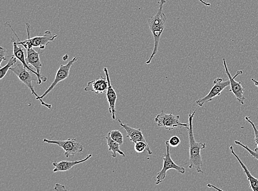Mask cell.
<instances>
[{
  "instance_id": "83f0119b",
  "label": "cell",
  "mask_w": 258,
  "mask_h": 191,
  "mask_svg": "<svg viewBox=\"0 0 258 191\" xmlns=\"http://www.w3.org/2000/svg\"><path fill=\"white\" fill-rule=\"evenodd\" d=\"M252 80V81L255 83V85L256 87H257L258 88V81H257L256 79H255V78H252L251 79Z\"/></svg>"
},
{
  "instance_id": "277c9868",
  "label": "cell",
  "mask_w": 258,
  "mask_h": 191,
  "mask_svg": "<svg viewBox=\"0 0 258 191\" xmlns=\"http://www.w3.org/2000/svg\"><path fill=\"white\" fill-rule=\"evenodd\" d=\"M6 24L10 28L12 32L16 35L18 39H19V42H17L18 45L23 46L26 50L33 47H38L40 49L43 50L45 49L46 47L48 44H50V42H53L57 37V35L53 34L50 30H47L46 31L45 34H44L43 36L34 37L30 38V25L29 24H26V28L28 33V39L25 40V41H22L19 37L17 36V35L14 32V30L12 28L10 23L7 22H6Z\"/></svg>"
},
{
  "instance_id": "7402d4cb",
  "label": "cell",
  "mask_w": 258,
  "mask_h": 191,
  "mask_svg": "<svg viewBox=\"0 0 258 191\" xmlns=\"http://www.w3.org/2000/svg\"><path fill=\"white\" fill-rule=\"evenodd\" d=\"M235 144L241 146L242 147L245 149L247 151H248V153H250L251 155V156L256 159L258 161V148H256L255 150H252L250 148L248 147V146L246 145L243 144L242 142L238 141H235Z\"/></svg>"
},
{
  "instance_id": "4316f807",
  "label": "cell",
  "mask_w": 258,
  "mask_h": 191,
  "mask_svg": "<svg viewBox=\"0 0 258 191\" xmlns=\"http://www.w3.org/2000/svg\"><path fill=\"white\" fill-rule=\"evenodd\" d=\"M198 1H199V2H201V3L204 4V5L206 6H210L211 5V4L210 3L204 1H203V0H198Z\"/></svg>"
},
{
  "instance_id": "484cf974",
  "label": "cell",
  "mask_w": 258,
  "mask_h": 191,
  "mask_svg": "<svg viewBox=\"0 0 258 191\" xmlns=\"http://www.w3.org/2000/svg\"><path fill=\"white\" fill-rule=\"evenodd\" d=\"M66 188L64 186H62L59 184H56L55 188V190H66Z\"/></svg>"
},
{
  "instance_id": "d4e9b609",
  "label": "cell",
  "mask_w": 258,
  "mask_h": 191,
  "mask_svg": "<svg viewBox=\"0 0 258 191\" xmlns=\"http://www.w3.org/2000/svg\"><path fill=\"white\" fill-rule=\"evenodd\" d=\"M8 51L6 50V48H3V47H0V65L2 63L3 61H6L7 57H11L12 55H6L7 52Z\"/></svg>"
},
{
  "instance_id": "52a82bcc",
  "label": "cell",
  "mask_w": 258,
  "mask_h": 191,
  "mask_svg": "<svg viewBox=\"0 0 258 191\" xmlns=\"http://www.w3.org/2000/svg\"><path fill=\"white\" fill-rule=\"evenodd\" d=\"M43 142L48 144H56L60 146L64 150L65 155L67 158L74 156L75 154L83 152L84 149L83 145L77 142L76 139L74 138L65 141H56L45 139L43 140Z\"/></svg>"
},
{
  "instance_id": "3957f363",
  "label": "cell",
  "mask_w": 258,
  "mask_h": 191,
  "mask_svg": "<svg viewBox=\"0 0 258 191\" xmlns=\"http://www.w3.org/2000/svg\"><path fill=\"white\" fill-rule=\"evenodd\" d=\"M10 70L14 73L20 81L29 89L32 94L36 97L37 100L41 101L42 105L46 106L49 109L52 108V105L45 103L34 90L32 82L35 81L38 83L39 78L37 74L26 69L20 61L15 67H12Z\"/></svg>"
},
{
  "instance_id": "6da1fadb",
  "label": "cell",
  "mask_w": 258,
  "mask_h": 191,
  "mask_svg": "<svg viewBox=\"0 0 258 191\" xmlns=\"http://www.w3.org/2000/svg\"><path fill=\"white\" fill-rule=\"evenodd\" d=\"M158 3L159 8L157 13L154 16L150 17L148 21L149 29L154 38V46L152 55L148 60L146 61L145 63L147 65L151 64L154 57L158 52L160 38L165 28L167 21V16L163 11V7L164 4L166 3V0H160Z\"/></svg>"
},
{
  "instance_id": "f1b7e54d",
  "label": "cell",
  "mask_w": 258,
  "mask_h": 191,
  "mask_svg": "<svg viewBox=\"0 0 258 191\" xmlns=\"http://www.w3.org/2000/svg\"><path fill=\"white\" fill-rule=\"evenodd\" d=\"M68 59H69V56L68 54L65 55L63 57V59L64 61H66L68 60Z\"/></svg>"
},
{
  "instance_id": "e0dca14e",
  "label": "cell",
  "mask_w": 258,
  "mask_h": 191,
  "mask_svg": "<svg viewBox=\"0 0 258 191\" xmlns=\"http://www.w3.org/2000/svg\"><path fill=\"white\" fill-rule=\"evenodd\" d=\"M230 149L231 153H232L235 157L237 159L240 165H241L243 168L244 174L247 176L248 180L250 182V188L253 191H258V179L252 175L251 173L249 171L245 164L242 162L238 155L235 152L233 146H230Z\"/></svg>"
},
{
  "instance_id": "cb8c5ba5",
  "label": "cell",
  "mask_w": 258,
  "mask_h": 191,
  "mask_svg": "<svg viewBox=\"0 0 258 191\" xmlns=\"http://www.w3.org/2000/svg\"><path fill=\"white\" fill-rule=\"evenodd\" d=\"M168 144L172 147H177L181 143V140L180 138L177 136H173L171 139L168 141Z\"/></svg>"
},
{
  "instance_id": "44dd1931",
  "label": "cell",
  "mask_w": 258,
  "mask_h": 191,
  "mask_svg": "<svg viewBox=\"0 0 258 191\" xmlns=\"http://www.w3.org/2000/svg\"><path fill=\"white\" fill-rule=\"evenodd\" d=\"M111 139L117 142L120 145L123 143V136L122 133L118 130H115L110 132Z\"/></svg>"
},
{
  "instance_id": "7c38bea8",
  "label": "cell",
  "mask_w": 258,
  "mask_h": 191,
  "mask_svg": "<svg viewBox=\"0 0 258 191\" xmlns=\"http://www.w3.org/2000/svg\"><path fill=\"white\" fill-rule=\"evenodd\" d=\"M108 82L106 78L101 77L95 80H93L88 83V85L84 89V91L92 92L96 95L104 94L108 90Z\"/></svg>"
},
{
  "instance_id": "ba28073f",
  "label": "cell",
  "mask_w": 258,
  "mask_h": 191,
  "mask_svg": "<svg viewBox=\"0 0 258 191\" xmlns=\"http://www.w3.org/2000/svg\"><path fill=\"white\" fill-rule=\"evenodd\" d=\"M213 86L211 89L210 92L203 97L196 100V104L202 107L204 104L209 103L212 100L214 97L221 95V93L226 87L230 86V80L224 81L221 78H217L213 82Z\"/></svg>"
},
{
  "instance_id": "4fadbf2b",
  "label": "cell",
  "mask_w": 258,
  "mask_h": 191,
  "mask_svg": "<svg viewBox=\"0 0 258 191\" xmlns=\"http://www.w3.org/2000/svg\"><path fill=\"white\" fill-rule=\"evenodd\" d=\"M104 71L109 84L108 90L106 92V96L109 104V112L112 115V119L115 120L116 119V103H117V95L112 85H111L108 69L105 68Z\"/></svg>"
},
{
  "instance_id": "5b68a950",
  "label": "cell",
  "mask_w": 258,
  "mask_h": 191,
  "mask_svg": "<svg viewBox=\"0 0 258 191\" xmlns=\"http://www.w3.org/2000/svg\"><path fill=\"white\" fill-rule=\"evenodd\" d=\"M166 147V152L164 154L163 157V167L161 171L158 173L155 180V184L159 185L161 184L163 180L165 179L167 172L170 169H174L180 174H184L186 172L185 168L181 166H178L173 161L171 157L170 153V145L168 144V141L165 142Z\"/></svg>"
},
{
  "instance_id": "7a4b0ae2",
  "label": "cell",
  "mask_w": 258,
  "mask_h": 191,
  "mask_svg": "<svg viewBox=\"0 0 258 191\" xmlns=\"http://www.w3.org/2000/svg\"><path fill=\"white\" fill-rule=\"evenodd\" d=\"M195 112L192 113H189L188 121L189 128L188 129V140H189V168H195L198 173L203 174L202 170L203 166L202 157L201 155V150L205 149L206 144L201 143L195 141L194 136L193 119L194 118Z\"/></svg>"
},
{
  "instance_id": "ac0fdd59",
  "label": "cell",
  "mask_w": 258,
  "mask_h": 191,
  "mask_svg": "<svg viewBox=\"0 0 258 191\" xmlns=\"http://www.w3.org/2000/svg\"><path fill=\"white\" fill-rule=\"evenodd\" d=\"M105 139L107 141V144H108L109 146V150L112 153L111 156L113 158H117V153H118L119 154L122 155V157H126L125 154L119 148V146L121 145L111 139L110 132H109L108 135L105 137Z\"/></svg>"
},
{
  "instance_id": "9a60e30c",
  "label": "cell",
  "mask_w": 258,
  "mask_h": 191,
  "mask_svg": "<svg viewBox=\"0 0 258 191\" xmlns=\"http://www.w3.org/2000/svg\"><path fill=\"white\" fill-rule=\"evenodd\" d=\"M92 157V154H89L86 158H84L80 161H62L60 162H54L52 163V166L55 167L54 169L53 170V172L59 171L64 172L70 170L75 166L78 165L79 164H81L88 161Z\"/></svg>"
},
{
  "instance_id": "9c48e42d",
  "label": "cell",
  "mask_w": 258,
  "mask_h": 191,
  "mask_svg": "<svg viewBox=\"0 0 258 191\" xmlns=\"http://www.w3.org/2000/svg\"><path fill=\"white\" fill-rule=\"evenodd\" d=\"M223 64L225 70V73L228 75L230 81L231 88L229 92H233L237 100L239 102V103L244 105V101L245 100V97L244 96V89L242 86L241 82H237L235 80V78L238 76L239 75L243 74V71L241 70L238 71L233 77L231 76L229 72L225 59H223Z\"/></svg>"
},
{
  "instance_id": "5bb4252c",
  "label": "cell",
  "mask_w": 258,
  "mask_h": 191,
  "mask_svg": "<svg viewBox=\"0 0 258 191\" xmlns=\"http://www.w3.org/2000/svg\"><path fill=\"white\" fill-rule=\"evenodd\" d=\"M120 126H121L127 132V137L130 139L133 143L143 141L146 142L143 132L141 128H134L130 127L128 124L123 123L119 119H118Z\"/></svg>"
},
{
  "instance_id": "ffe728a7",
  "label": "cell",
  "mask_w": 258,
  "mask_h": 191,
  "mask_svg": "<svg viewBox=\"0 0 258 191\" xmlns=\"http://www.w3.org/2000/svg\"><path fill=\"white\" fill-rule=\"evenodd\" d=\"M135 149L136 152L138 153H143L145 150H146L149 155H152L153 154L152 151L151 150L147 142L143 141L137 142V143L135 144Z\"/></svg>"
},
{
  "instance_id": "603a6c76",
  "label": "cell",
  "mask_w": 258,
  "mask_h": 191,
  "mask_svg": "<svg viewBox=\"0 0 258 191\" xmlns=\"http://www.w3.org/2000/svg\"><path fill=\"white\" fill-rule=\"evenodd\" d=\"M251 119V117H245V119H246V120L248 122L250 123L251 124V125H252L253 128V130H254V132H255V143H256V145L257 146V147L258 148V129L257 128V127H256L255 125V123H253L250 119Z\"/></svg>"
},
{
  "instance_id": "8992f818",
  "label": "cell",
  "mask_w": 258,
  "mask_h": 191,
  "mask_svg": "<svg viewBox=\"0 0 258 191\" xmlns=\"http://www.w3.org/2000/svg\"><path fill=\"white\" fill-rule=\"evenodd\" d=\"M180 115L172 114H166L162 111V113L157 115L155 119V122L159 127H162L168 130H172L177 127H186L189 128V123H182L180 121Z\"/></svg>"
},
{
  "instance_id": "8fae6325",
  "label": "cell",
  "mask_w": 258,
  "mask_h": 191,
  "mask_svg": "<svg viewBox=\"0 0 258 191\" xmlns=\"http://www.w3.org/2000/svg\"><path fill=\"white\" fill-rule=\"evenodd\" d=\"M11 41L13 43V55H14L16 58L19 60L23 65L25 68L28 70L32 71V72L37 74L39 78V81L38 84H41L43 82H46L47 81V78L45 76H43L42 74H38L37 72H35L26 63V59L25 58V52L23 48L18 45L17 42L13 38H11Z\"/></svg>"
},
{
  "instance_id": "d6986e66",
  "label": "cell",
  "mask_w": 258,
  "mask_h": 191,
  "mask_svg": "<svg viewBox=\"0 0 258 191\" xmlns=\"http://www.w3.org/2000/svg\"><path fill=\"white\" fill-rule=\"evenodd\" d=\"M17 59L16 57L12 55L8 63L3 68L1 66V68H1L0 69V79H2L5 77L9 70H10L12 67L17 63Z\"/></svg>"
},
{
  "instance_id": "30bf717a",
  "label": "cell",
  "mask_w": 258,
  "mask_h": 191,
  "mask_svg": "<svg viewBox=\"0 0 258 191\" xmlns=\"http://www.w3.org/2000/svg\"><path fill=\"white\" fill-rule=\"evenodd\" d=\"M77 60V57H74L72 60L70 61L68 64L65 65H61L60 66L59 70L57 71L54 81H53L51 86L48 87L46 92L44 93L42 96H40V97H41L42 99L48 95V93L55 88L58 83L64 81L65 79L69 77L71 67H72L73 64L75 63Z\"/></svg>"
},
{
  "instance_id": "2e32d148",
  "label": "cell",
  "mask_w": 258,
  "mask_h": 191,
  "mask_svg": "<svg viewBox=\"0 0 258 191\" xmlns=\"http://www.w3.org/2000/svg\"><path fill=\"white\" fill-rule=\"evenodd\" d=\"M26 53L27 56L26 57V62L27 64L32 65L36 69L37 72L38 74H41V69L43 65L41 63V59H40V51H36L34 50L33 48L26 49Z\"/></svg>"
}]
</instances>
